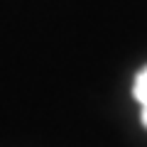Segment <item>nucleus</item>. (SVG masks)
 <instances>
[{
	"instance_id": "f257e3e1",
	"label": "nucleus",
	"mask_w": 147,
	"mask_h": 147,
	"mask_svg": "<svg viewBox=\"0 0 147 147\" xmlns=\"http://www.w3.org/2000/svg\"><path fill=\"white\" fill-rule=\"evenodd\" d=\"M132 96H135V100L140 103L142 108V125L147 127V66L140 69L135 76V84H132Z\"/></svg>"
}]
</instances>
